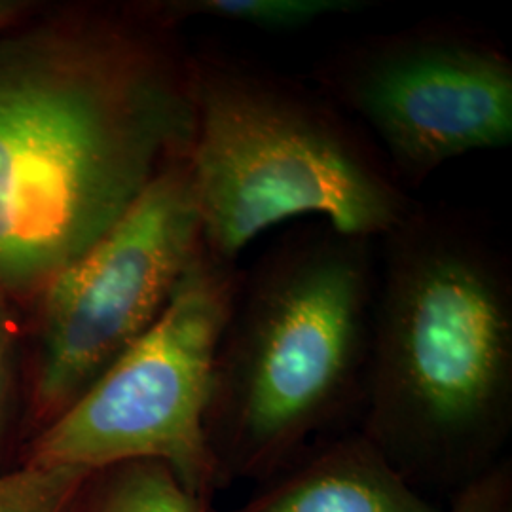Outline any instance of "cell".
Wrapping results in <instances>:
<instances>
[{
    "label": "cell",
    "instance_id": "obj_11",
    "mask_svg": "<svg viewBox=\"0 0 512 512\" xmlns=\"http://www.w3.org/2000/svg\"><path fill=\"white\" fill-rule=\"evenodd\" d=\"M90 471L23 463L0 475V512H74Z\"/></svg>",
    "mask_w": 512,
    "mask_h": 512
},
{
    "label": "cell",
    "instance_id": "obj_6",
    "mask_svg": "<svg viewBox=\"0 0 512 512\" xmlns=\"http://www.w3.org/2000/svg\"><path fill=\"white\" fill-rule=\"evenodd\" d=\"M311 84L353 118L408 192L442 165L512 145V59L473 23L425 19L321 57Z\"/></svg>",
    "mask_w": 512,
    "mask_h": 512
},
{
    "label": "cell",
    "instance_id": "obj_13",
    "mask_svg": "<svg viewBox=\"0 0 512 512\" xmlns=\"http://www.w3.org/2000/svg\"><path fill=\"white\" fill-rule=\"evenodd\" d=\"M8 300L0 294V452L6 439L14 389V330Z\"/></svg>",
    "mask_w": 512,
    "mask_h": 512
},
{
    "label": "cell",
    "instance_id": "obj_7",
    "mask_svg": "<svg viewBox=\"0 0 512 512\" xmlns=\"http://www.w3.org/2000/svg\"><path fill=\"white\" fill-rule=\"evenodd\" d=\"M202 249L184 160L38 296L37 423L63 414L160 319Z\"/></svg>",
    "mask_w": 512,
    "mask_h": 512
},
{
    "label": "cell",
    "instance_id": "obj_3",
    "mask_svg": "<svg viewBox=\"0 0 512 512\" xmlns=\"http://www.w3.org/2000/svg\"><path fill=\"white\" fill-rule=\"evenodd\" d=\"M378 241L310 226L241 270L205 437L217 486L264 482L363 403Z\"/></svg>",
    "mask_w": 512,
    "mask_h": 512
},
{
    "label": "cell",
    "instance_id": "obj_9",
    "mask_svg": "<svg viewBox=\"0 0 512 512\" xmlns=\"http://www.w3.org/2000/svg\"><path fill=\"white\" fill-rule=\"evenodd\" d=\"M74 512H217L160 461H126L88 476Z\"/></svg>",
    "mask_w": 512,
    "mask_h": 512
},
{
    "label": "cell",
    "instance_id": "obj_10",
    "mask_svg": "<svg viewBox=\"0 0 512 512\" xmlns=\"http://www.w3.org/2000/svg\"><path fill=\"white\" fill-rule=\"evenodd\" d=\"M150 6L175 27L186 19L202 18L289 35L330 19L365 14L374 4L370 0H164Z\"/></svg>",
    "mask_w": 512,
    "mask_h": 512
},
{
    "label": "cell",
    "instance_id": "obj_14",
    "mask_svg": "<svg viewBox=\"0 0 512 512\" xmlns=\"http://www.w3.org/2000/svg\"><path fill=\"white\" fill-rule=\"evenodd\" d=\"M29 12V2L0 0V33L18 25L19 19Z\"/></svg>",
    "mask_w": 512,
    "mask_h": 512
},
{
    "label": "cell",
    "instance_id": "obj_5",
    "mask_svg": "<svg viewBox=\"0 0 512 512\" xmlns=\"http://www.w3.org/2000/svg\"><path fill=\"white\" fill-rule=\"evenodd\" d=\"M239 274L238 264L202 249L160 319L42 427L25 463L93 473L126 461H160L213 503L219 486L205 416Z\"/></svg>",
    "mask_w": 512,
    "mask_h": 512
},
{
    "label": "cell",
    "instance_id": "obj_1",
    "mask_svg": "<svg viewBox=\"0 0 512 512\" xmlns=\"http://www.w3.org/2000/svg\"><path fill=\"white\" fill-rule=\"evenodd\" d=\"M190 52L150 2L0 33V294L37 302L194 141Z\"/></svg>",
    "mask_w": 512,
    "mask_h": 512
},
{
    "label": "cell",
    "instance_id": "obj_4",
    "mask_svg": "<svg viewBox=\"0 0 512 512\" xmlns=\"http://www.w3.org/2000/svg\"><path fill=\"white\" fill-rule=\"evenodd\" d=\"M190 86L188 171L203 249L222 262L238 264L258 236L306 215L378 241L420 203L313 84L209 44L190 54Z\"/></svg>",
    "mask_w": 512,
    "mask_h": 512
},
{
    "label": "cell",
    "instance_id": "obj_2",
    "mask_svg": "<svg viewBox=\"0 0 512 512\" xmlns=\"http://www.w3.org/2000/svg\"><path fill=\"white\" fill-rule=\"evenodd\" d=\"M359 431L420 492L459 494L512 431V260L490 222L418 203L378 239Z\"/></svg>",
    "mask_w": 512,
    "mask_h": 512
},
{
    "label": "cell",
    "instance_id": "obj_12",
    "mask_svg": "<svg viewBox=\"0 0 512 512\" xmlns=\"http://www.w3.org/2000/svg\"><path fill=\"white\" fill-rule=\"evenodd\" d=\"M511 467L499 463L488 475L454 495L448 512H511Z\"/></svg>",
    "mask_w": 512,
    "mask_h": 512
},
{
    "label": "cell",
    "instance_id": "obj_8",
    "mask_svg": "<svg viewBox=\"0 0 512 512\" xmlns=\"http://www.w3.org/2000/svg\"><path fill=\"white\" fill-rule=\"evenodd\" d=\"M230 512H448L355 429L317 440Z\"/></svg>",
    "mask_w": 512,
    "mask_h": 512
}]
</instances>
